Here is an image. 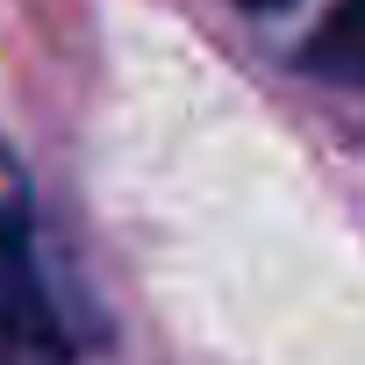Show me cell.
Here are the masks:
<instances>
[{
    "mask_svg": "<svg viewBox=\"0 0 365 365\" xmlns=\"http://www.w3.org/2000/svg\"><path fill=\"white\" fill-rule=\"evenodd\" d=\"M0 365H72V344L36 287L29 237H0Z\"/></svg>",
    "mask_w": 365,
    "mask_h": 365,
    "instance_id": "1",
    "label": "cell"
},
{
    "mask_svg": "<svg viewBox=\"0 0 365 365\" xmlns=\"http://www.w3.org/2000/svg\"><path fill=\"white\" fill-rule=\"evenodd\" d=\"M308 72L344 79V86H365V0H336V15L308 43Z\"/></svg>",
    "mask_w": 365,
    "mask_h": 365,
    "instance_id": "2",
    "label": "cell"
},
{
    "mask_svg": "<svg viewBox=\"0 0 365 365\" xmlns=\"http://www.w3.org/2000/svg\"><path fill=\"white\" fill-rule=\"evenodd\" d=\"M0 237H29V187L8 150H0Z\"/></svg>",
    "mask_w": 365,
    "mask_h": 365,
    "instance_id": "3",
    "label": "cell"
},
{
    "mask_svg": "<svg viewBox=\"0 0 365 365\" xmlns=\"http://www.w3.org/2000/svg\"><path fill=\"white\" fill-rule=\"evenodd\" d=\"M244 8H287V0H244Z\"/></svg>",
    "mask_w": 365,
    "mask_h": 365,
    "instance_id": "4",
    "label": "cell"
}]
</instances>
